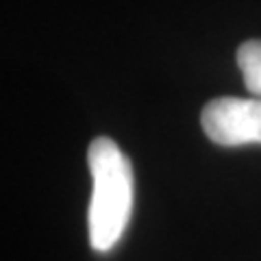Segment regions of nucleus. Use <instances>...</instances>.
<instances>
[{
  "label": "nucleus",
  "mask_w": 261,
  "mask_h": 261,
  "mask_svg": "<svg viewBox=\"0 0 261 261\" xmlns=\"http://www.w3.org/2000/svg\"><path fill=\"white\" fill-rule=\"evenodd\" d=\"M87 163L94 181L87 211L89 242L94 250L107 252L118 244L130 218L133 168L109 137H96L89 144Z\"/></svg>",
  "instance_id": "nucleus-1"
},
{
  "label": "nucleus",
  "mask_w": 261,
  "mask_h": 261,
  "mask_svg": "<svg viewBox=\"0 0 261 261\" xmlns=\"http://www.w3.org/2000/svg\"><path fill=\"white\" fill-rule=\"evenodd\" d=\"M238 65L242 70L246 89L252 96L261 98V39H250L240 46Z\"/></svg>",
  "instance_id": "nucleus-3"
},
{
  "label": "nucleus",
  "mask_w": 261,
  "mask_h": 261,
  "mask_svg": "<svg viewBox=\"0 0 261 261\" xmlns=\"http://www.w3.org/2000/svg\"><path fill=\"white\" fill-rule=\"evenodd\" d=\"M200 122L220 146L261 144V98H216L202 109Z\"/></svg>",
  "instance_id": "nucleus-2"
}]
</instances>
